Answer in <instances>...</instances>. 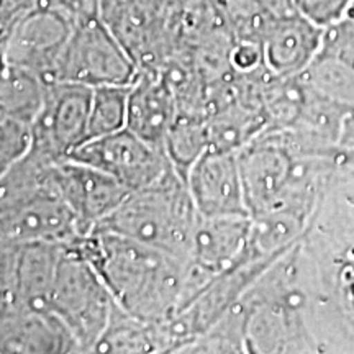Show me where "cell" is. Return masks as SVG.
Segmentation results:
<instances>
[{"instance_id": "6da1fadb", "label": "cell", "mask_w": 354, "mask_h": 354, "mask_svg": "<svg viewBox=\"0 0 354 354\" xmlns=\"http://www.w3.org/2000/svg\"><path fill=\"white\" fill-rule=\"evenodd\" d=\"M294 254L318 353H354V180L339 167Z\"/></svg>"}, {"instance_id": "7a4b0ae2", "label": "cell", "mask_w": 354, "mask_h": 354, "mask_svg": "<svg viewBox=\"0 0 354 354\" xmlns=\"http://www.w3.org/2000/svg\"><path fill=\"white\" fill-rule=\"evenodd\" d=\"M94 266L128 315L143 322H165L183 307L187 261L130 240L120 234L92 230L73 241Z\"/></svg>"}, {"instance_id": "3957f363", "label": "cell", "mask_w": 354, "mask_h": 354, "mask_svg": "<svg viewBox=\"0 0 354 354\" xmlns=\"http://www.w3.org/2000/svg\"><path fill=\"white\" fill-rule=\"evenodd\" d=\"M53 162L30 149L2 172L0 243H73L87 234L51 183Z\"/></svg>"}, {"instance_id": "277c9868", "label": "cell", "mask_w": 354, "mask_h": 354, "mask_svg": "<svg viewBox=\"0 0 354 354\" xmlns=\"http://www.w3.org/2000/svg\"><path fill=\"white\" fill-rule=\"evenodd\" d=\"M238 305L246 353L318 354L307 322L294 246L261 274Z\"/></svg>"}, {"instance_id": "5b68a950", "label": "cell", "mask_w": 354, "mask_h": 354, "mask_svg": "<svg viewBox=\"0 0 354 354\" xmlns=\"http://www.w3.org/2000/svg\"><path fill=\"white\" fill-rule=\"evenodd\" d=\"M198 216L187 184L172 171L158 184L128 194L92 230L120 234L189 261Z\"/></svg>"}, {"instance_id": "8992f818", "label": "cell", "mask_w": 354, "mask_h": 354, "mask_svg": "<svg viewBox=\"0 0 354 354\" xmlns=\"http://www.w3.org/2000/svg\"><path fill=\"white\" fill-rule=\"evenodd\" d=\"M115 305L112 294L94 266L69 243L57 269L48 312L68 326L81 353L95 351Z\"/></svg>"}, {"instance_id": "52a82bcc", "label": "cell", "mask_w": 354, "mask_h": 354, "mask_svg": "<svg viewBox=\"0 0 354 354\" xmlns=\"http://www.w3.org/2000/svg\"><path fill=\"white\" fill-rule=\"evenodd\" d=\"M140 64L117 33L100 17H79L57 61L53 81L88 87L131 86Z\"/></svg>"}, {"instance_id": "ba28073f", "label": "cell", "mask_w": 354, "mask_h": 354, "mask_svg": "<svg viewBox=\"0 0 354 354\" xmlns=\"http://www.w3.org/2000/svg\"><path fill=\"white\" fill-rule=\"evenodd\" d=\"M317 158L320 156H302L292 151L284 138L271 130H264L243 146L238 151V162L251 218L276 209Z\"/></svg>"}, {"instance_id": "9c48e42d", "label": "cell", "mask_w": 354, "mask_h": 354, "mask_svg": "<svg viewBox=\"0 0 354 354\" xmlns=\"http://www.w3.org/2000/svg\"><path fill=\"white\" fill-rule=\"evenodd\" d=\"M68 245L69 243H2V310L30 308L48 312L57 269L68 251Z\"/></svg>"}, {"instance_id": "30bf717a", "label": "cell", "mask_w": 354, "mask_h": 354, "mask_svg": "<svg viewBox=\"0 0 354 354\" xmlns=\"http://www.w3.org/2000/svg\"><path fill=\"white\" fill-rule=\"evenodd\" d=\"M76 20L64 8L39 0L2 32L3 63L32 69L46 81H53Z\"/></svg>"}, {"instance_id": "8fae6325", "label": "cell", "mask_w": 354, "mask_h": 354, "mask_svg": "<svg viewBox=\"0 0 354 354\" xmlns=\"http://www.w3.org/2000/svg\"><path fill=\"white\" fill-rule=\"evenodd\" d=\"M69 159L105 172L128 192L158 184L176 171L165 151L154 148L127 127L100 138L87 140L69 154Z\"/></svg>"}, {"instance_id": "7c38bea8", "label": "cell", "mask_w": 354, "mask_h": 354, "mask_svg": "<svg viewBox=\"0 0 354 354\" xmlns=\"http://www.w3.org/2000/svg\"><path fill=\"white\" fill-rule=\"evenodd\" d=\"M94 87L48 81L44 105L33 125L32 151L59 161L87 141Z\"/></svg>"}, {"instance_id": "4fadbf2b", "label": "cell", "mask_w": 354, "mask_h": 354, "mask_svg": "<svg viewBox=\"0 0 354 354\" xmlns=\"http://www.w3.org/2000/svg\"><path fill=\"white\" fill-rule=\"evenodd\" d=\"M50 177L61 197L77 215L86 233L130 194L113 177L69 158L53 162Z\"/></svg>"}, {"instance_id": "5bb4252c", "label": "cell", "mask_w": 354, "mask_h": 354, "mask_svg": "<svg viewBox=\"0 0 354 354\" xmlns=\"http://www.w3.org/2000/svg\"><path fill=\"white\" fill-rule=\"evenodd\" d=\"M187 187L202 216H250L238 151L209 149L190 169Z\"/></svg>"}, {"instance_id": "9a60e30c", "label": "cell", "mask_w": 354, "mask_h": 354, "mask_svg": "<svg viewBox=\"0 0 354 354\" xmlns=\"http://www.w3.org/2000/svg\"><path fill=\"white\" fill-rule=\"evenodd\" d=\"M325 28L299 12L266 21L259 32L264 68L274 77H295L320 51Z\"/></svg>"}, {"instance_id": "2e32d148", "label": "cell", "mask_w": 354, "mask_h": 354, "mask_svg": "<svg viewBox=\"0 0 354 354\" xmlns=\"http://www.w3.org/2000/svg\"><path fill=\"white\" fill-rule=\"evenodd\" d=\"M302 81L348 112H354V21L325 28L318 55L300 74Z\"/></svg>"}, {"instance_id": "e0dca14e", "label": "cell", "mask_w": 354, "mask_h": 354, "mask_svg": "<svg viewBox=\"0 0 354 354\" xmlns=\"http://www.w3.org/2000/svg\"><path fill=\"white\" fill-rule=\"evenodd\" d=\"M0 353H81L56 315L30 308L0 310Z\"/></svg>"}, {"instance_id": "ac0fdd59", "label": "cell", "mask_w": 354, "mask_h": 354, "mask_svg": "<svg viewBox=\"0 0 354 354\" xmlns=\"http://www.w3.org/2000/svg\"><path fill=\"white\" fill-rule=\"evenodd\" d=\"M176 113L177 100L165 74L140 71L128 95V130L166 153V136Z\"/></svg>"}, {"instance_id": "d6986e66", "label": "cell", "mask_w": 354, "mask_h": 354, "mask_svg": "<svg viewBox=\"0 0 354 354\" xmlns=\"http://www.w3.org/2000/svg\"><path fill=\"white\" fill-rule=\"evenodd\" d=\"M48 92V81L32 69L3 63L0 79V117L35 125Z\"/></svg>"}, {"instance_id": "ffe728a7", "label": "cell", "mask_w": 354, "mask_h": 354, "mask_svg": "<svg viewBox=\"0 0 354 354\" xmlns=\"http://www.w3.org/2000/svg\"><path fill=\"white\" fill-rule=\"evenodd\" d=\"M210 148L209 115L202 110L177 109L176 118L166 136V154L187 184L192 166Z\"/></svg>"}, {"instance_id": "44dd1931", "label": "cell", "mask_w": 354, "mask_h": 354, "mask_svg": "<svg viewBox=\"0 0 354 354\" xmlns=\"http://www.w3.org/2000/svg\"><path fill=\"white\" fill-rule=\"evenodd\" d=\"M94 353H162L158 322L138 320L115 305L107 330L97 343Z\"/></svg>"}, {"instance_id": "7402d4cb", "label": "cell", "mask_w": 354, "mask_h": 354, "mask_svg": "<svg viewBox=\"0 0 354 354\" xmlns=\"http://www.w3.org/2000/svg\"><path fill=\"white\" fill-rule=\"evenodd\" d=\"M131 86L94 87L88 113L87 140L100 138L127 127L128 95Z\"/></svg>"}, {"instance_id": "603a6c76", "label": "cell", "mask_w": 354, "mask_h": 354, "mask_svg": "<svg viewBox=\"0 0 354 354\" xmlns=\"http://www.w3.org/2000/svg\"><path fill=\"white\" fill-rule=\"evenodd\" d=\"M33 145V125L0 117V172L20 161Z\"/></svg>"}, {"instance_id": "cb8c5ba5", "label": "cell", "mask_w": 354, "mask_h": 354, "mask_svg": "<svg viewBox=\"0 0 354 354\" xmlns=\"http://www.w3.org/2000/svg\"><path fill=\"white\" fill-rule=\"evenodd\" d=\"M349 3L351 0H294L295 10L322 28L343 20Z\"/></svg>"}, {"instance_id": "d4e9b609", "label": "cell", "mask_w": 354, "mask_h": 354, "mask_svg": "<svg viewBox=\"0 0 354 354\" xmlns=\"http://www.w3.org/2000/svg\"><path fill=\"white\" fill-rule=\"evenodd\" d=\"M339 148L353 149L354 148V112H349L343 122L342 136H339Z\"/></svg>"}, {"instance_id": "484cf974", "label": "cell", "mask_w": 354, "mask_h": 354, "mask_svg": "<svg viewBox=\"0 0 354 354\" xmlns=\"http://www.w3.org/2000/svg\"><path fill=\"white\" fill-rule=\"evenodd\" d=\"M335 159L339 169L354 172V148L353 149L339 148L335 154Z\"/></svg>"}, {"instance_id": "4316f807", "label": "cell", "mask_w": 354, "mask_h": 354, "mask_svg": "<svg viewBox=\"0 0 354 354\" xmlns=\"http://www.w3.org/2000/svg\"><path fill=\"white\" fill-rule=\"evenodd\" d=\"M344 19L354 21V0H351V3H349L348 12H346V15H344Z\"/></svg>"}, {"instance_id": "83f0119b", "label": "cell", "mask_w": 354, "mask_h": 354, "mask_svg": "<svg viewBox=\"0 0 354 354\" xmlns=\"http://www.w3.org/2000/svg\"><path fill=\"white\" fill-rule=\"evenodd\" d=\"M343 171H344V169H343ZM344 172H346V174H349V176H351L353 179H354V172H349V171H344Z\"/></svg>"}, {"instance_id": "f1b7e54d", "label": "cell", "mask_w": 354, "mask_h": 354, "mask_svg": "<svg viewBox=\"0 0 354 354\" xmlns=\"http://www.w3.org/2000/svg\"><path fill=\"white\" fill-rule=\"evenodd\" d=\"M348 176H349V174H348ZM349 177H351V176H349ZM351 179H353V177H351ZM353 180H354V179H353Z\"/></svg>"}]
</instances>
